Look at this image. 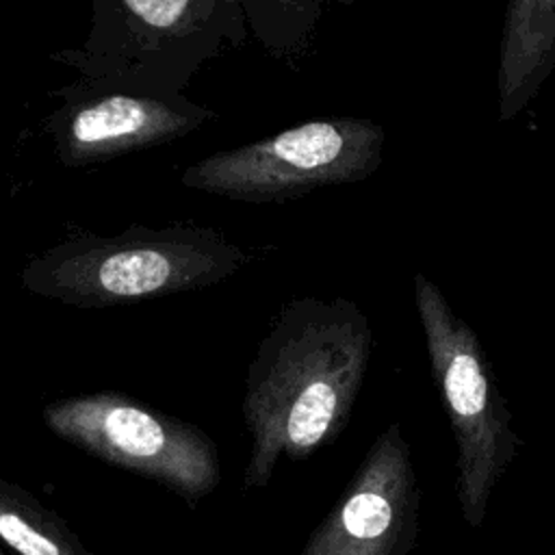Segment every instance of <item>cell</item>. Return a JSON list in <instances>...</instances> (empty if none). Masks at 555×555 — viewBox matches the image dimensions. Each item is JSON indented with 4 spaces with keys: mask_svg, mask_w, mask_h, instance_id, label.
Returning <instances> with one entry per match:
<instances>
[{
    "mask_svg": "<svg viewBox=\"0 0 555 555\" xmlns=\"http://www.w3.org/2000/svg\"><path fill=\"white\" fill-rule=\"evenodd\" d=\"M371 347L369 319L351 299L299 297L282 306L247 369V490L264 488L282 455L304 460L340 436Z\"/></svg>",
    "mask_w": 555,
    "mask_h": 555,
    "instance_id": "6da1fadb",
    "label": "cell"
},
{
    "mask_svg": "<svg viewBox=\"0 0 555 555\" xmlns=\"http://www.w3.org/2000/svg\"><path fill=\"white\" fill-rule=\"evenodd\" d=\"M247 254L202 225H132L115 236L74 234L22 271L26 291L78 308L132 304L232 278Z\"/></svg>",
    "mask_w": 555,
    "mask_h": 555,
    "instance_id": "7a4b0ae2",
    "label": "cell"
},
{
    "mask_svg": "<svg viewBox=\"0 0 555 555\" xmlns=\"http://www.w3.org/2000/svg\"><path fill=\"white\" fill-rule=\"evenodd\" d=\"M414 301L431 377L457 447L460 507L468 527L479 529L492 490L518 457L522 438L512 425V412L475 330L421 271L414 275Z\"/></svg>",
    "mask_w": 555,
    "mask_h": 555,
    "instance_id": "3957f363",
    "label": "cell"
},
{
    "mask_svg": "<svg viewBox=\"0 0 555 555\" xmlns=\"http://www.w3.org/2000/svg\"><path fill=\"white\" fill-rule=\"evenodd\" d=\"M384 143L386 130L373 119H308L197 160L184 169L182 184L241 202H282L373 176L384 160Z\"/></svg>",
    "mask_w": 555,
    "mask_h": 555,
    "instance_id": "277c9868",
    "label": "cell"
},
{
    "mask_svg": "<svg viewBox=\"0 0 555 555\" xmlns=\"http://www.w3.org/2000/svg\"><path fill=\"white\" fill-rule=\"evenodd\" d=\"M43 423L65 442L154 479L191 505L221 481L219 451L206 431L124 392L56 399L43 408Z\"/></svg>",
    "mask_w": 555,
    "mask_h": 555,
    "instance_id": "5b68a950",
    "label": "cell"
},
{
    "mask_svg": "<svg viewBox=\"0 0 555 555\" xmlns=\"http://www.w3.org/2000/svg\"><path fill=\"white\" fill-rule=\"evenodd\" d=\"M421 488L410 444L390 423L299 555H410L418 538Z\"/></svg>",
    "mask_w": 555,
    "mask_h": 555,
    "instance_id": "8992f818",
    "label": "cell"
},
{
    "mask_svg": "<svg viewBox=\"0 0 555 555\" xmlns=\"http://www.w3.org/2000/svg\"><path fill=\"white\" fill-rule=\"evenodd\" d=\"M195 106L152 95L102 93L59 113L52 121L56 154L69 167L117 158L173 141L202 124Z\"/></svg>",
    "mask_w": 555,
    "mask_h": 555,
    "instance_id": "52a82bcc",
    "label": "cell"
},
{
    "mask_svg": "<svg viewBox=\"0 0 555 555\" xmlns=\"http://www.w3.org/2000/svg\"><path fill=\"white\" fill-rule=\"evenodd\" d=\"M555 67V0H512L499 52V119L512 121Z\"/></svg>",
    "mask_w": 555,
    "mask_h": 555,
    "instance_id": "ba28073f",
    "label": "cell"
},
{
    "mask_svg": "<svg viewBox=\"0 0 555 555\" xmlns=\"http://www.w3.org/2000/svg\"><path fill=\"white\" fill-rule=\"evenodd\" d=\"M0 542L17 555H91L56 512L2 477Z\"/></svg>",
    "mask_w": 555,
    "mask_h": 555,
    "instance_id": "9c48e42d",
    "label": "cell"
},
{
    "mask_svg": "<svg viewBox=\"0 0 555 555\" xmlns=\"http://www.w3.org/2000/svg\"><path fill=\"white\" fill-rule=\"evenodd\" d=\"M0 555H2V553H0Z\"/></svg>",
    "mask_w": 555,
    "mask_h": 555,
    "instance_id": "30bf717a",
    "label": "cell"
}]
</instances>
